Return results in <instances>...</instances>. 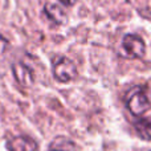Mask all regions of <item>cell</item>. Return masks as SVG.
<instances>
[{
    "label": "cell",
    "mask_w": 151,
    "mask_h": 151,
    "mask_svg": "<svg viewBox=\"0 0 151 151\" xmlns=\"http://www.w3.org/2000/svg\"><path fill=\"white\" fill-rule=\"evenodd\" d=\"M13 76L16 81L23 86H31L35 81V73L29 65H27L24 61H17L12 66Z\"/></svg>",
    "instance_id": "277c9868"
},
{
    "label": "cell",
    "mask_w": 151,
    "mask_h": 151,
    "mask_svg": "<svg viewBox=\"0 0 151 151\" xmlns=\"http://www.w3.org/2000/svg\"><path fill=\"white\" fill-rule=\"evenodd\" d=\"M134 127L142 139L151 141V118H139L134 122Z\"/></svg>",
    "instance_id": "ba28073f"
},
{
    "label": "cell",
    "mask_w": 151,
    "mask_h": 151,
    "mask_svg": "<svg viewBox=\"0 0 151 151\" xmlns=\"http://www.w3.org/2000/svg\"><path fill=\"white\" fill-rule=\"evenodd\" d=\"M58 1H60L61 4H64L65 7H72V5H74L76 3H77V0H58Z\"/></svg>",
    "instance_id": "9c48e42d"
},
{
    "label": "cell",
    "mask_w": 151,
    "mask_h": 151,
    "mask_svg": "<svg viewBox=\"0 0 151 151\" xmlns=\"http://www.w3.org/2000/svg\"><path fill=\"white\" fill-rule=\"evenodd\" d=\"M125 104L134 117H142L151 107V102L142 86H134L126 93Z\"/></svg>",
    "instance_id": "6da1fadb"
},
{
    "label": "cell",
    "mask_w": 151,
    "mask_h": 151,
    "mask_svg": "<svg viewBox=\"0 0 151 151\" xmlns=\"http://www.w3.org/2000/svg\"><path fill=\"white\" fill-rule=\"evenodd\" d=\"M44 13L47 15V17L50 21H53L55 24H64L68 19L65 9L60 7L57 4H52V3H48L44 7Z\"/></svg>",
    "instance_id": "8992f818"
},
{
    "label": "cell",
    "mask_w": 151,
    "mask_h": 151,
    "mask_svg": "<svg viewBox=\"0 0 151 151\" xmlns=\"http://www.w3.org/2000/svg\"><path fill=\"white\" fill-rule=\"evenodd\" d=\"M49 151H81V149L72 139H68L65 137H58L53 139V142L49 145Z\"/></svg>",
    "instance_id": "52a82bcc"
},
{
    "label": "cell",
    "mask_w": 151,
    "mask_h": 151,
    "mask_svg": "<svg viewBox=\"0 0 151 151\" xmlns=\"http://www.w3.org/2000/svg\"><path fill=\"white\" fill-rule=\"evenodd\" d=\"M7 149L9 151H39V146L32 138L20 135L9 139L7 143Z\"/></svg>",
    "instance_id": "5b68a950"
},
{
    "label": "cell",
    "mask_w": 151,
    "mask_h": 151,
    "mask_svg": "<svg viewBox=\"0 0 151 151\" xmlns=\"http://www.w3.org/2000/svg\"><path fill=\"white\" fill-rule=\"evenodd\" d=\"M53 77L58 81V82H70L77 77V68H76L74 63L70 58L65 57V56H58L53 60L52 66Z\"/></svg>",
    "instance_id": "7a4b0ae2"
},
{
    "label": "cell",
    "mask_w": 151,
    "mask_h": 151,
    "mask_svg": "<svg viewBox=\"0 0 151 151\" xmlns=\"http://www.w3.org/2000/svg\"><path fill=\"white\" fill-rule=\"evenodd\" d=\"M122 52L129 58H142L146 52V42L138 35L129 33L122 40Z\"/></svg>",
    "instance_id": "3957f363"
}]
</instances>
